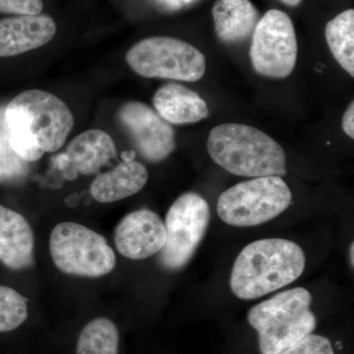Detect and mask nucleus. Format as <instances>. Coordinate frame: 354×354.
<instances>
[{"label": "nucleus", "mask_w": 354, "mask_h": 354, "mask_svg": "<svg viewBox=\"0 0 354 354\" xmlns=\"http://www.w3.org/2000/svg\"><path fill=\"white\" fill-rule=\"evenodd\" d=\"M133 71L145 78L196 82L206 72V58L192 44L169 37H151L134 44L127 55Z\"/></svg>", "instance_id": "nucleus-7"}, {"label": "nucleus", "mask_w": 354, "mask_h": 354, "mask_svg": "<svg viewBox=\"0 0 354 354\" xmlns=\"http://www.w3.org/2000/svg\"><path fill=\"white\" fill-rule=\"evenodd\" d=\"M153 1L160 10L174 12L194 3L196 0H153Z\"/></svg>", "instance_id": "nucleus-24"}, {"label": "nucleus", "mask_w": 354, "mask_h": 354, "mask_svg": "<svg viewBox=\"0 0 354 354\" xmlns=\"http://www.w3.org/2000/svg\"><path fill=\"white\" fill-rule=\"evenodd\" d=\"M50 251L57 269L72 276L100 278L116 265L115 254L104 236L71 221L53 228Z\"/></svg>", "instance_id": "nucleus-6"}, {"label": "nucleus", "mask_w": 354, "mask_h": 354, "mask_svg": "<svg viewBox=\"0 0 354 354\" xmlns=\"http://www.w3.org/2000/svg\"><path fill=\"white\" fill-rule=\"evenodd\" d=\"M57 34L48 15H19L0 20V57H15L41 48Z\"/></svg>", "instance_id": "nucleus-12"}, {"label": "nucleus", "mask_w": 354, "mask_h": 354, "mask_svg": "<svg viewBox=\"0 0 354 354\" xmlns=\"http://www.w3.org/2000/svg\"><path fill=\"white\" fill-rule=\"evenodd\" d=\"M291 200V191L281 176L255 177L221 193L216 211L232 227H256L283 213Z\"/></svg>", "instance_id": "nucleus-5"}, {"label": "nucleus", "mask_w": 354, "mask_h": 354, "mask_svg": "<svg viewBox=\"0 0 354 354\" xmlns=\"http://www.w3.org/2000/svg\"><path fill=\"white\" fill-rule=\"evenodd\" d=\"M330 53L342 68L354 77V10L348 9L326 26Z\"/></svg>", "instance_id": "nucleus-18"}, {"label": "nucleus", "mask_w": 354, "mask_h": 354, "mask_svg": "<svg viewBox=\"0 0 354 354\" xmlns=\"http://www.w3.org/2000/svg\"><path fill=\"white\" fill-rule=\"evenodd\" d=\"M34 232L29 221L0 205V262L13 271L34 265Z\"/></svg>", "instance_id": "nucleus-13"}, {"label": "nucleus", "mask_w": 354, "mask_h": 354, "mask_svg": "<svg viewBox=\"0 0 354 354\" xmlns=\"http://www.w3.org/2000/svg\"><path fill=\"white\" fill-rule=\"evenodd\" d=\"M156 111L172 124H187L205 120L209 108L194 91L179 84H167L153 97Z\"/></svg>", "instance_id": "nucleus-14"}, {"label": "nucleus", "mask_w": 354, "mask_h": 354, "mask_svg": "<svg viewBox=\"0 0 354 354\" xmlns=\"http://www.w3.org/2000/svg\"><path fill=\"white\" fill-rule=\"evenodd\" d=\"M342 129L351 139L354 138V104L351 102L342 118Z\"/></svg>", "instance_id": "nucleus-25"}, {"label": "nucleus", "mask_w": 354, "mask_h": 354, "mask_svg": "<svg viewBox=\"0 0 354 354\" xmlns=\"http://www.w3.org/2000/svg\"><path fill=\"white\" fill-rule=\"evenodd\" d=\"M4 116L11 148L27 162L59 150L74 125L68 106L41 90L21 93L9 102Z\"/></svg>", "instance_id": "nucleus-1"}, {"label": "nucleus", "mask_w": 354, "mask_h": 354, "mask_svg": "<svg viewBox=\"0 0 354 354\" xmlns=\"http://www.w3.org/2000/svg\"><path fill=\"white\" fill-rule=\"evenodd\" d=\"M64 155L74 171L88 176L99 172L116 157V147L108 133L88 130L70 142Z\"/></svg>", "instance_id": "nucleus-16"}, {"label": "nucleus", "mask_w": 354, "mask_h": 354, "mask_svg": "<svg viewBox=\"0 0 354 354\" xmlns=\"http://www.w3.org/2000/svg\"><path fill=\"white\" fill-rule=\"evenodd\" d=\"M27 298L18 291L0 286V332H11L27 320Z\"/></svg>", "instance_id": "nucleus-20"}, {"label": "nucleus", "mask_w": 354, "mask_h": 354, "mask_svg": "<svg viewBox=\"0 0 354 354\" xmlns=\"http://www.w3.org/2000/svg\"><path fill=\"white\" fill-rule=\"evenodd\" d=\"M251 62L260 75L283 79L290 76L297 59V39L290 16L272 9L263 16L253 32Z\"/></svg>", "instance_id": "nucleus-9"}, {"label": "nucleus", "mask_w": 354, "mask_h": 354, "mask_svg": "<svg viewBox=\"0 0 354 354\" xmlns=\"http://www.w3.org/2000/svg\"><path fill=\"white\" fill-rule=\"evenodd\" d=\"M43 9L41 0H0V13L37 15Z\"/></svg>", "instance_id": "nucleus-23"}, {"label": "nucleus", "mask_w": 354, "mask_h": 354, "mask_svg": "<svg viewBox=\"0 0 354 354\" xmlns=\"http://www.w3.org/2000/svg\"><path fill=\"white\" fill-rule=\"evenodd\" d=\"M216 32L223 43H239L253 34L259 12L250 0H218L213 7Z\"/></svg>", "instance_id": "nucleus-17"}, {"label": "nucleus", "mask_w": 354, "mask_h": 354, "mask_svg": "<svg viewBox=\"0 0 354 354\" xmlns=\"http://www.w3.org/2000/svg\"><path fill=\"white\" fill-rule=\"evenodd\" d=\"M312 297L304 288L279 292L249 310L247 320L259 337L262 354H279L315 330Z\"/></svg>", "instance_id": "nucleus-4"}, {"label": "nucleus", "mask_w": 354, "mask_h": 354, "mask_svg": "<svg viewBox=\"0 0 354 354\" xmlns=\"http://www.w3.org/2000/svg\"><path fill=\"white\" fill-rule=\"evenodd\" d=\"M353 248H354L353 243H351V248H349V259H351V266H353V264H354Z\"/></svg>", "instance_id": "nucleus-27"}, {"label": "nucleus", "mask_w": 354, "mask_h": 354, "mask_svg": "<svg viewBox=\"0 0 354 354\" xmlns=\"http://www.w3.org/2000/svg\"><path fill=\"white\" fill-rule=\"evenodd\" d=\"M120 353V332L113 321L104 317L88 322L79 335L76 354Z\"/></svg>", "instance_id": "nucleus-19"}, {"label": "nucleus", "mask_w": 354, "mask_h": 354, "mask_svg": "<svg viewBox=\"0 0 354 354\" xmlns=\"http://www.w3.org/2000/svg\"><path fill=\"white\" fill-rule=\"evenodd\" d=\"M207 146L214 162L235 176L281 177L288 171L283 147L249 125H218L209 132Z\"/></svg>", "instance_id": "nucleus-3"}, {"label": "nucleus", "mask_w": 354, "mask_h": 354, "mask_svg": "<svg viewBox=\"0 0 354 354\" xmlns=\"http://www.w3.org/2000/svg\"><path fill=\"white\" fill-rule=\"evenodd\" d=\"M283 3L286 4V6L295 7L299 6L301 3L302 0H281Z\"/></svg>", "instance_id": "nucleus-26"}, {"label": "nucleus", "mask_w": 354, "mask_h": 354, "mask_svg": "<svg viewBox=\"0 0 354 354\" xmlns=\"http://www.w3.org/2000/svg\"><path fill=\"white\" fill-rule=\"evenodd\" d=\"M209 218V204L201 195L188 192L177 198L165 216L167 241L160 256L165 268L177 271L187 265L206 234Z\"/></svg>", "instance_id": "nucleus-8"}, {"label": "nucleus", "mask_w": 354, "mask_h": 354, "mask_svg": "<svg viewBox=\"0 0 354 354\" xmlns=\"http://www.w3.org/2000/svg\"><path fill=\"white\" fill-rule=\"evenodd\" d=\"M279 354H335L330 339L323 335H309L295 346Z\"/></svg>", "instance_id": "nucleus-22"}, {"label": "nucleus", "mask_w": 354, "mask_h": 354, "mask_svg": "<svg viewBox=\"0 0 354 354\" xmlns=\"http://www.w3.org/2000/svg\"><path fill=\"white\" fill-rule=\"evenodd\" d=\"M114 241L118 252L128 259H146L164 248L167 241L165 223L151 209L132 212L118 223Z\"/></svg>", "instance_id": "nucleus-11"}, {"label": "nucleus", "mask_w": 354, "mask_h": 354, "mask_svg": "<svg viewBox=\"0 0 354 354\" xmlns=\"http://www.w3.org/2000/svg\"><path fill=\"white\" fill-rule=\"evenodd\" d=\"M28 162L22 160L11 148L8 135L0 134V181L13 183L27 174Z\"/></svg>", "instance_id": "nucleus-21"}, {"label": "nucleus", "mask_w": 354, "mask_h": 354, "mask_svg": "<svg viewBox=\"0 0 354 354\" xmlns=\"http://www.w3.org/2000/svg\"><path fill=\"white\" fill-rule=\"evenodd\" d=\"M118 118L146 160L162 162L176 149L174 128L146 104L127 102L118 111Z\"/></svg>", "instance_id": "nucleus-10"}, {"label": "nucleus", "mask_w": 354, "mask_h": 354, "mask_svg": "<svg viewBox=\"0 0 354 354\" xmlns=\"http://www.w3.org/2000/svg\"><path fill=\"white\" fill-rule=\"evenodd\" d=\"M148 169L141 162L125 160L113 171L100 174L91 185V194L101 203H113L137 194L148 181Z\"/></svg>", "instance_id": "nucleus-15"}, {"label": "nucleus", "mask_w": 354, "mask_h": 354, "mask_svg": "<svg viewBox=\"0 0 354 354\" xmlns=\"http://www.w3.org/2000/svg\"><path fill=\"white\" fill-rule=\"evenodd\" d=\"M305 262L304 250L295 242L283 239L254 241L237 256L230 288L241 299H257L297 281Z\"/></svg>", "instance_id": "nucleus-2"}]
</instances>
